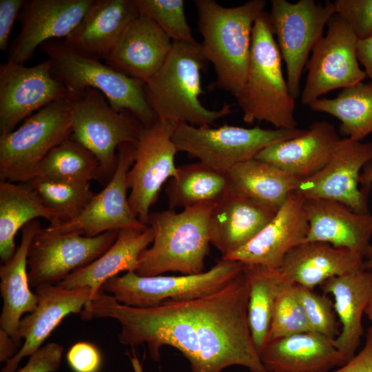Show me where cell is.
<instances>
[{
	"label": "cell",
	"instance_id": "cell-1",
	"mask_svg": "<svg viewBox=\"0 0 372 372\" xmlns=\"http://www.w3.org/2000/svg\"><path fill=\"white\" fill-rule=\"evenodd\" d=\"M249 286L243 270L212 294L137 308L124 305L101 290L79 313L82 320L111 318L121 327L119 342L145 344L152 360H160L163 346L187 359L190 372H222L241 366L268 372L254 344L247 320Z\"/></svg>",
	"mask_w": 372,
	"mask_h": 372
},
{
	"label": "cell",
	"instance_id": "cell-2",
	"mask_svg": "<svg viewBox=\"0 0 372 372\" xmlns=\"http://www.w3.org/2000/svg\"><path fill=\"white\" fill-rule=\"evenodd\" d=\"M194 3L203 37V52L214 65L216 86L236 98L247 74L254 24L267 1L251 0L230 8L214 0H194Z\"/></svg>",
	"mask_w": 372,
	"mask_h": 372
},
{
	"label": "cell",
	"instance_id": "cell-3",
	"mask_svg": "<svg viewBox=\"0 0 372 372\" xmlns=\"http://www.w3.org/2000/svg\"><path fill=\"white\" fill-rule=\"evenodd\" d=\"M282 60L269 13L263 12L254 24L247 74L236 97L245 123L265 121L276 129L296 128L295 99L284 77Z\"/></svg>",
	"mask_w": 372,
	"mask_h": 372
},
{
	"label": "cell",
	"instance_id": "cell-4",
	"mask_svg": "<svg viewBox=\"0 0 372 372\" xmlns=\"http://www.w3.org/2000/svg\"><path fill=\"white\" fill-rule=\"evenodd\" d=\"M215 204L200 203L180 212L169 209L150 213L148 225L154 240L141 253L135 273L155 276L169 271L183 275L205 271L211 245L209 219Z\"/></svg>",
	"mask_w": 372,
	"mask_h": 372
},
{
	"label": "cell",
	"instance_id": "cell-5",
	"mask_svg": "<svg viewBox=\"0 0 372 372\" xmlns=\"http://www.w3.org/2000/svg\"><path fill=\"white\" fill-rule=\"evenodd\" d=\"M206 61L198 43L173 42L161 68L145 84L147 101L158 119L209 126L232 113L229 104L211 110L199 100L203 93L200 72Z\"/></svg>",
	"mask_w": 372,
	"mask_h": 372
},
{
	"label": "cell",
	"instance_id": "cell-6",
	"mask_svg": "<svg viewBox=\"0 0 372 372\" xmlns=\"http://www.w3.org/2000/svg\"><path fill=\"white\" fill-rule=\"evenodd\" d=\"M40 48L50 62L52 76L65 85L68 94L92 88L104 95L113 110L132 115L144 127L158 120L147 101L145 82L74 51L63 41L50 40Z\"/></svg>",
	"mask_w": 372,
	"mask_h": 372
},
{
	"label": "cell",
	"instance_id": "cell-7",
	"mask_svg": "<svg viewBox=\"0 0 372 372\" xmlns=\"http://www.w3.org/2000/svg\"><path fill=\"white\" fill-rule=\"evenodd\" d=\"M72 118L66 98L41 108L19 127L0 136V181H30L45 156L70 137Z\"/></svg>",
	"mask_w": 372,
	"mask_h": 372
},
{
	"label": "cell",
	"instance_id": "cell-8",
	"mask_svg": "<svg viewBox=\"0 0 372 372\" xmlns=\"http://www.w3.org/2000/svg\"><path fill=\"white\" fill-rule=\"evenodd\" d=\"M242 262L220 259L198 274L141 276L126 272L106 280L101 290L124 305L147 308L167 301L202 298L225 287L243 270Z\"/></svg>",
	"mask_w": 372,
	"mask_h": 372
},
{
	"label": "cell",
	"instance_id": "cell-9",
	"mask_svg": "<svg viewBox=\"0 0 372 372\" xmlns=\"http://www.w3.org/2000/svg\"><path fill=\"white\" fill-rule=\"evenodd\" d=\"M67 99L73 116L70 137L94 155L103 178L110 180L117 165L118 147L136 144L144 126L132 115L113 110L96 90L85 88Z\"/></svg>",
	"mask_w": 372,
	"mask_h": 372
},
{
	"label": "cell",
	"instance_id": "cell-10",
	"mask_svg": "<svg viewBox=\"0 0 372 372\" xmlns=\"http://www.w3.org/2000/svg\"><path fill=\"white\" fill-rule=\"evenodd\" d=\"M304 130L227 125L212 128L181 123L176 125L172 139L178 151L186 152L207 166L227 174L236 164L255 158L267 146L297 136Z\"/></svg>",
	"mask_w": 372,
	"mask_h": 372
},
{
	"label": "cell",
	"instance_id": "cell-11",
	"mask_svg": "<svg viewBox=\"0 0 372 372\" xmlns=\"http://www.w3.org/2000/svg\"><path fill=\"white\" fill-rule=\"evenodd\" d=\"M336 13L333 2L314 0H272L269 13L274 36L287 69L291 96H300V82L309 56L330 19Z\"/></svg>",
	"mask_w": 372,
	"mask_h": 372
},
{
	"label": "cell",
	"instance_id": "cell-12",
	"mask_svg": "<svg viewBox=\"0 0 372 372\" xmlns=\"http://www.w3.org/2000/svg\"><path fill=\"white\" fill-rule=\"evenodd\" d=\"M327 25L326 35L313 48L305 67L302 105H309L329 92L352 87L367 77L358 60V39L349 23L335 13Z\"/></svg>",
	"mask_w": 372,
	"mask_h": 372
},
{
	"label": "cell",
	"instance_id": "cell-13",
	"mask_svg": "<svg viewBox=\"0 0 372 372\" xmlns=\"http://www.w3.org/2000/svg\"><path fill=\"white\" fill-rule=\"evenodd\" d=\"M176 125L158 119L154 125L143 127L136 144L133 165L127 174L130 206L146 226L149 209L157 200L161 187L177 174L174 159L178 151L172 139Z\"/></svg>",
	"mask_w": 372,
	"mask_h": 372
},
{
	"label": "cell",
	"instance_id": "cell-14",
	"mask_svg": "<svg viewBox=\"0 0 372 372\" xmlns=\"http://www.w3.org/2000/svg\"><path fill=\"white\" fill-rule=\"evenodd\" d=\"M118 231H109L89 237L41 228L28 250L30 285L36 288L59 283L104 254L115 242Z\"/></svg>",
	"mask_w": 372,
	"mask_h": 372
},
{
	"label": "cell",
	"instance_id": "cell-15",
	"mask_svg": "<svg viewBox=\"0 0 372 372\" xmlns=\"http://www.w3.org/2000/svg\"><path fill=\"white\" fill-rule=\"evenodd\" d=\"M372 162V142L341 138L324 167L300 180L297 192L305 200L322 199L343 204L353 211L370 214L369 189L358 187L360 171Z\"/></svg>",
	"mask_w": 372,
	"mask_h": 372
},
{
	"label": "cell",
	"instance_id": "cell-16",
	"mask_svg": "<svg viewBox=\"0 0 372 372\" xmlns=\"http://www.w3.org/2000/svg\"><path fill=\"white\" fill-rule=\"evenodd\" d=\"M68 96L65 85L52 74L50 62L32 67L6 61L0 65V136L23 120Z\"/></svg>",
	"mask_w": 372,
	"mask_h": 372
},
{
	"label": "cell",
	"instance_id": "cell-17",
	"mask_svg": "<svg viewBox=\"0 0 372 372\" xmlns=\"http://www.w3.org/2000/svg\"><path fill=\"white\" fill-rule=\"evenodd\" d=\"M136 144L124 143L117 152L116 169L106 186L94 194L83 211L74 219L51 230L61 233H77L94 237L109 231L123 229H143V225L133 213L127 191V174L133 165Z\"/></svg>",
	"mask_w": 372,
	"mask_h": 372
},
{
	"label": "cell",
	"instance_id": "cell-18",
	"mask_svg": "<svg viewBox=\"0 0 372 372\" xmlns=\"http://www.w3.org/2000/svg\"><path fill=\"white\" fill-rule=\"evenodd\" d=\"M93 0H25L19 14V34L8 49L7 61L23 64L43 43L66 38Z\"/></svg>",
	"mask_w": 372,
	"mask_h": 372
},
{
	"label": "cell",
	"instance_id": "cell-19",
	"mask_svg": "<svg viewBox=\"0 0 372 372\" xmlns=\"http://www.w3.org/2000/svg\"><path fill=\"white\" fill-rule=\"evenodd\" d=\"M304 200L297 192H291L271 220L251 240L221 258L280 268L286 255L307 237L309 223Z\"/></svg>",
	"mask_w": 372,
	"mask_h": 372
},
{
	"label": "cell",
	"instance_id": "cell-20",
	"mask_svg": "<svg viewBox=\"0 0 372 372\" xmlns=\"http://www.w3.org/2000/svg\"><path fill=\"white\" fill-rule=\"evenodd\" d=\"M35 293L38 298L36 309L22 318L18 326V335L24 340L23 344L1 372H15L22 359L40 349L65 316L80 313L96 295L89 287L66 289L57 285L39 286Z\"/></svg>",
	"mask_w": 372,
	"mask_h": 372
},
{
	"label": "cell",
	"instance_id": "cell-21",
	"mask_svg": "<svg viewBox=\"0 0 372 372\" xmlns=\"http://www.w3.org/2000/svg\"><path fill=\"white\" fill-rule=\"evenodd\" d=\"M172 43L154 21L140 12L127 26L105 63L146 83L161 68Z\"/></svg>",
	"mask_w": 372,
	"mask_h": 372
},
{
	"label": "cell",
	"instance_id": "cell-22",
	"mask_svg": "<svg viewBox=\"0 0 372 372\" xmlns=\"http://www.w3.org/2000/svg\"><path fill=\"white\" fill-rule=\"evenodd\" d=\"M139 13L135 0H93L63 43L77 52L105 61Z\"/></svg>",
	"mask_w": 372,
	"mask_h": 372
},
{
	"label": "cell",
	"instance_id": "cell-23",
	"mask_svg": "<svg viewBox=\"0 0 372 372\" xmlns=\"http://www.w3.org/2000/svg\"><path fill=\"white\" fill-rule=\"evenodd\" d=\"M309 230L304 242H320L366 257L372 237V215L358 214L342 203L304 200Z\"/></svg>",
	"mask_w": 372,
	"mask_h": 372
},
{
	"label": "cell",
	"instance_id": "cell-24",
	"mask_svg": "<svg viewBox=\"0 0 372 372\" xmlns=\"http://www.w3.org/2000/svg\"><path fill=\"white\" fill-rule=\"evenodd\" d=\"M340 139L332 124L318 121L300 135L267 146L255 158L302 179L324 167Z\"/></svg>",
	"mask_w": 372,
	"mask_h": 372
},
{
	"label": "cell",
	"instance_id": "cell-25",
	"mask_svg": "<svg viewBox=\"0 0 372 372\" xmlns=\"http://www.w3.org/2000/svg\"><path fill=\"white\" fill-rule=\"evenodd\" d=\"M333 340L302 332L269 341L259 355L268 372H327L348 362Z\"/></svg>",
	"mask_w": 372,
	"mask_h": 372
},
{
	"label": "cell",
	"instance_id": "cell-26",
	"mask_svg": "<svg viewBox=\"0 0 372 372\" xmlns=\"http://www.w3.org/2000/svg\"><path fill=\"white\" fill-rule=\"evenodd\" d=\"M276 213L245 196L231 192L217 202L209 219L210 243L222 258L251 240Z\"/></svg>",
	"mask_w": 372,
	"mask_h": 372
},
{
	"label": "cell",
	"instance_id": "cell-27",
	"mask_svg": "<svg viewBox=\"0 0 372 372\" xmlns=\"http://www.w3.org/2000/svg\"><path fill=\"white\" fill-rule=\"evenodd\" d=\"M364 262V257L349 249L304 242L286 255L280 269L287 280L313 289L331 278L365 267Z\"/></svg>",
	"mask_w": 372,
	"mask_h": 372
},
{
	"label": "cell",
	"instance_id": "cell-28",
	"mask_svg": "<svg viewBox=\"0 0 372 372\" xmlns=\"http://www.w3.org/2000/svg\"><path fill=\"white\" fill-rule=\"evenodd\" d=\"M331 294L341 331L333 343L347 361L355 355L363 334L362 318L372 289V271L365 267L331 278L321 285Z\"/></svg>",
	"mask_w": 372,
	"mask_h": 372
},
{
	"label": "cell",
	"instance_id": "cell-29",
	"mask_svg": "<svg viewBox=\"0 0 372 372\" xmlns=\"http://www.w3.org/2000/svg\"><path fill=\"white\" fill-rule=\"evenodd\" d=\"M41 228L36 219L21 229V240L10 259L0 267V291L3 307L0 317L1 329L7 332L21 346L18 326L23 314L30 313L38 303L37 294L30 289L26 267L28 254L33 238Z\"/></svg>",
	"mask_w": 372,
	"mask_h": 372
},
{
	"label": "cell",
	"instance_id": "cell-30",
	"mask_svg": "<svg viewBox=\"0 0 372 372\" xmlns=\"http://www.w3.org/2000/svg\"><path fill=\"white\" fill-rule=\"evenodd\" d=\"M154 238V231L149 225L143 229H121L115 242L104 254L56 285L66 289L89 287L96 294L106 280L119 273L136 272L141 253Z\"/></svg>",
	"mask_w": 372,
	"mask_h": 372
},
{
	"label": "cell",
	"instance_id": "cell-31",
	"mask_svg": "<svg viewBox=\"0 0 372 372\" xmlns=\"http://www.w3.org/2000/svg\"><path fill=\"white\" fill-rule=\"evenodd\" d=\"M230 192L264 205L276 213L298 189V178L255 158L234 165L227 173Z\"/></svg>",
	"mask_w": 372,
	"mask_h": 372
},
{
	"label": "cell",
	"instance_id": "cell-32",
	"mask_svg": "<svg viewBox=\"0 0 372 372\" xmlns=\"http://www.w3.org/2000/svg\"><path fill=\"white\" fill-rule=\"evenodd\" d=\"M37 218L48 226L58 225L54 212L41 201L28 183L0 181V258L6 262L14 255V238L19 229Z\"/></svg>",
	"mask_w": 372,
	"mask_h": 372
},
{
	"label": "cell",
	"instance_id": "cell-33",
	"mask_svg": "<svg viewBox=\"0 0 372 372\" xmlns=\"http://www.w3.org/2000/svg\"><path fill=\"white\" fill-rule=\"evenodd\" d=\"M165 192L169 209H185L204 203H216L230 193V185L227 174L198 161L178 167Z\"/></svg>",
	"mask_w": 372,
	"mask_h": 372
},
{
	"label": "cell",
	"instance_id": "cell-34",
	"mask_svg": "<svg viewBox=\"0 0 372 372\" xmlns=\"http://www.w3.org/2000/svg\"><path fill=\"white\" fill-rule=\"evenodd\" d=\"M249 291L247 320L255 347L260 355L269 342L273 313L279 287L285 280L280 268L245 265Z\"/></svg>",
	"mask_w": 372,
	"mask_h": 372
},
{
	"label": "cell",
	"instance_id": "cell-35",
	"mask_svg": "<svg viewBox=\"0 0 372 372\" xmlns=\"http://www.w3.org/2000/svg\"><path fill=\"white\" fill-rule=\"evenodd\" d=\"M314 112L338 118L342 136L362 141L372 133V81L342 89L334 99H318L309 105Z\"/></svg>",
	"mask_w": 372,
	"mask_h": 372
},
{
	"label": "cell",
	"instance_id": "cell-36",
	"mask_svg": "<svg viewBox=\"0 0 372 372\" xmlns=\"http://www.w3.org/2000/svg\"><path fill=\"white\" fill-rule=\"evenodd\" d=\"M34 178L90 183L91 180L103 178V176L94 155L69 137L45 156L37 166Z\"/></svg>",
	"mask_w": 372,
	"mask_h": 372
},
{
	"label": "cell",
	"instance_id": "cell-37",
	"mask_svg": "<svg viewBox=\"0 0 372 372\" xmlns=\"http://www.w3.org/2000/svg\"><path fill=\"white\" fill-rule=\"evenodd\" d=\"M28 183L43 204L55 214L59 220L58 225L69 222L79 216L95 194L90 189V183L57 181L39 178H34Z\"/></svg>",
	"mask_w": 372,
	"mask_h": 372
},
{
	"label": "cell",
	"instance_id": "cell-38",
	"mask_svg": "<svg viewBox=\"0 0 372 372\" xmlns=\"http://www.w3.org/2000/svg\"><path fill=\"white\" fill-rule=\"evenodd\" d=\"M309 331L311 329L296 285L285 278L276 296L269 341Z\"/></svg>",
	"mask_w": 372,
	"mask_h": 372
},
{
	"label": "cell",
	"instance_id": "cell-39",
	"mask_svg": "<svg viewBox=\"0 0 372 372\" xmlns=\"http://www.w3.org/2000/svg\"><path fill=\"white\" fill-rule=\"evenodd\" d=\"M140 12L146 14L172 42L197 43L187 21L183 0H135Z\"/></svg>",
	"mask_w": 372,
	"mask_h": 372
},
{
	"label": "cell",
	"instance_id": "cell-40",
	"mask_svg": "<svg viewBox=\"0 0 372 372\" xmlns=\"http://www.w3.org/2000/svg\"><path fill=\"white\" fill-rule=\"evenodd\" d=\"M296 285L297 294L311 331L335 339L339 331L333 304L324 295H320L313 289Z\"/></svg>",
	"mask_w": 372,
	"mask_h": 372
},
{
	"label": "cell",
	"instance_id": "cell-41",
	"mask_svg": "<svg viewBox=\"0 0 372 372\" xmlns=\"http://www.w3.org/2000/svg\"><path fill=\"white\" fill-rule=\"evenodd\" d=\"M335 12L351 26L358 40L372 37V0H336Z\"/></svg>",
	"mask_w": 372,
	"mask_h": 372
},
{
	"label": "cell",
	"instance_id": "cell-42",
	"mask_svg": "<svg viewBox=\"0 0 372 372\" xmlns=\"http://www.w3.org/2000/svg\"><path fill=\"white\" fill-rule=\"evenodd\" d=\"M66 359L74 372H99L102 365L99 350L87 342H79L72 346Z\"/></svg>",
	"mask_w": 372,
	"mask_h": 372
},
{
	"label": "cell",
	"instance_id": "cell-43",
	"mask_svg": "<svg viewBox=\"0 0 372 372\" xmlns=\"http://www.w3.org/2000/svg\"><path fill=\"white\" fill-rule=\"evenodd\" d=\"M63 348L56 342H49L30 355L26 364L15 372H55L59 370Z\"/></svg>",
	"mask_w": 372,
	"mask_h": 372
},
{
	"label": "cell",
	"instance_id": "cell-44",
	"mask_svg": "<svg viewBox=\"0 0 372 372\" xmlns=\"http://www.w3.org/2000/svg\"><path fill=\"white\" fill-rule=\"evenodd\" d=\"M24 3L25 0H0V50L4 52L9 49L10 32Z\"/></svg>",
	"mask_w": 372,
	"mask_h": 372
},
{
	"label": "cell",
	"instance_id": "cell-45",
	"mask_svg": "<svg viewBox=\"0 0 372 372\" xmlns=\"http://www.w3.org/2000/svg\"><path fill=\"white\" fill-rule=\"evenodd\" d=\"M327 372H372V337L366 335L362 350L344 364Z\"/></svg>",
	"mask_w": 372,
	"mask_h": 372
},
{
	"label": "cell",
	"instance_id": "cell-46",
	"mask_svg": "<svg viewBox=\"0 0 372 372\" xmlns=\"http://www.w3.org/2000/svg\"><path fill=\"white\" fill-rule=\"evenodd\" d=\"M357 56L359 63L364 68V72L372 81V37L358 40Z\"/></svg>",
	"mask_w": 372,
	"mask_h": 372
},
{
	"label": "cell",
	"instance_id": "cell-47",
	"mask_svg": "<svg viewBox=\"0 0 372 372\" xmlns=\"http://www.w3.org/2000/svg\"><path fill=\"white\" fill-rule=\"evenodd\" d=\"M21 349L16 341L4 330L0 329V362H7L14 357L17 353V349Z\"/></svg>",
	"mask_w": 372,
	"mask_h": 372
},
{
	"label": "cell",
	"instance_id": "cell-48",
	"mask_svg": "<svg viewBox=\"0 0 372 372\" xmlns=\"http://www.w3.org/2000/svg\"><path fill=\"white\" fill-rule=\"evenodd\" d=\"M364 168L363 173L360 174V183L364 186V188L369 189V186L372 185V162L368 163ZM370 256H372V243L365 258Z\"/></svg>",
	"mask_w": 372,
	"mask_h": 372
},
{
	"label": "cell",
	"instance_id": "cell-49",
	"mask_svg": "<svg viewBox=\"0 0 372 372\" xmlns=\"http://www.w3.org/2000/svg\"><path fill=\"white\" fill-rule=\"evenodd\" d=\"M128 358L130 360L132 367L134 372H143V369L141 361L136 355L135 353H133L132 355L127 354Z\"/></svg>",
	"mask_w": 372,
	"mask_h": 372
},
{
	"label": "cell",
	"instance_id": "cell-50",
	"mask_svg": "<svg viewBox=\"0 0 372 372\" xmlns=\"http://www.w3.org/2000/svg\"><path fill=\"white\" fill-rule=\"evenodd\" d=\"M364 313L366 315L368 318L372 322V289L371 294L369 298L367 305L365 309Z\"/></svg>",
	"mask_w": 372,
	"mask_h": 372
},
{
	"label": "cell",
	"instance_id": "cell-51",
	"mask_svg": "<svg viewBox=\"0 0 372 372\" xmlns=\"http://www.w3.org/2000/svg\"><path fill=\"white\" fill-rule=\"evenodd\" d=\"M364 263L366 269L372 271V256L366 258Z\"/></svg>",
	"mask_w": 372,
	"mask_h": 372
},
{
	"label": "cell",
	"instance_id": "cell-52",
	"mask_svg": "<svg viewBox=\"0 0 372 372\" xmlns=\"http://www.w3.org/2000/svg\"><path fill=\"white\" fill-rule=\"evenodd\" d=\"M366 335L372 337V326L368 329Z\"/></svg>",
	"mask_w": 372,
	"mask_h": 372
}]
</instances>
